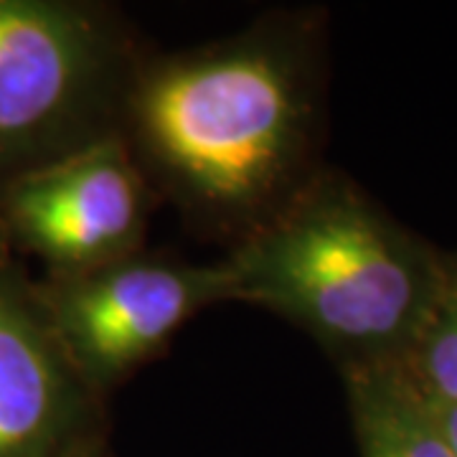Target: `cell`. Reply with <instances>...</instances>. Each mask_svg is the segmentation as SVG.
I'll return each mask as SVG.
<instances>
[{
    "label": "cell",
    "mask_w": 457,
    "mask_h": 457,
    "mask_svg": "<svg viewBox=\"0 0 457 457\" xmlns=\"http://www.w3.org/2000/svg\"><path fill=\"white\" fill-rule=\"evenodd\" d=\"M442 257L361 186L305 180L227 260L228 300L308 330L345 369L404 363L440 287Z\"/></svg>",
    "instance_id": "obj_1"
},
{
    "label": "cell",
    "mask_w": 457,
    "mask_h": 457,
    "mask_svg": "<svg viewBox=\"0 0 457 457\" xmlns=\"http://www.w3.org/2000/svg\"><path fill=\"white\" fill-rule=\"evenodd\" d=\"M312 66L295 31H252L135 74L128 117L155 176L194 212L252 227L300 183Z\"/></svg>",
    "instance_id": "obj_2"
},
{
    "label": "cell",
    "mask_w": 457,
    "mask_h": 457,
    "mask_svg": "<svg viewBox=\"0 0 457 457\" xmlns=\"http://www.w3.org/2000/svg\"><path fill=\"white\" fill-rule=\"evenodd\" d=\"M117 69V36L95 8L0 0V170L21 176L89 143L79 132Z\"/></svg>",
    "instance_id": "obj_3"
},
{
    "label": "cell",
    "mask_w": 457,
    "mask_h": 457,
    "mask_svg": "<svg viewBox=\"0 0 457 457\" xmlns=\"http://www.w3.org/2000/svg\"><path fill=\"white\" fill-rule=\"evenodd\" d=\"M71 369L87 389H110L155 356L198 311L228 300L221 262L125 257L56 275L36 295Z\"/></svg>",
    "instance_id": "obj_4"
},
{
    "label": "cell",
    "mask_w": 457,
    "mask_h": 457,
    "mask_svg": "<svg viewBox=\"0 0 457 457\" xmlns=\"http://www.w3.org/2000/svg\"><path fill=\"white\" fill-rule=\"evenodd\" d=\"M145 213V183L117 135H99L36 165L8 180L3 194L11 234L56 275L137 254Z\"/></svg>",
    "instance_id": "obj_5"
},
{
    "label": "cell",
    "mask_w": 457,
    "mask_h": 457,
    "mask_svg": "<svg viewBox=\"0 0 457 457\" xmlns=\"http://www.w3.org/2000/svg\"><path fill=\"white\" fill-rule=\"evenodd\" d=\"M89 396L38 297L0 275V457H69Z\"/></svg>",
    "instance_id": "obj_6"
},
{
    "label": "cell",
    "mask_w": 457,
    "mask_h": 457,
    "mask_svg": "<svg viewBox=\"0 0 457 457\" xmlns=\"http://www.w3.org/2000/svg\"><path fill=\"white\" fill-rule=\"evenodd\" d=\"M341 374L361 457H453L402 363Z\"/></svg>",
    "instance_id": "obj_7"
},
{
    "label": "cell",
    "mask_w": 457,
    "mask_h": 457,
    "mask_svg": "<svg viewBox=\"0 0 457 457\" xmlns=\"http://www.w3.org/2000/svg\"><path fill=\"white\" fill-rule=\"evenodd\" d=\"M402 366L425 396L457 402V252L442 257L432 311Z\"/></svg>",
    "instance_id": "obj_8"
},
{
    "label": "cell",
    "mask_w": 457,
    "mask_h": 457,
    "mask_svg": "<svg viewBox=\"0 0 457 457\" xmlns=\"http://www.w3.org/2000/svg\"><path fill=\"white\" fill-rule=\"evenodd\" d=\"M429 411H432V420L440 429L442 440L447 445L450 455L457 457V402H437V399H429L425 396Z\"/></svg>",
    "instance_id": "obj_9"
},
{
    "label": "cell",
    "mask_w": 457,
    "mask_h": 457,
    "mask_svg": "<svg viewBox=\"0 0 457 457\" xmlns=\"http://www.w3.org/2000/svg\"><path fill=\"white\" fill-rule=\"evenodd\" d=\"M69 457H99V455H97V450L92 447V442H82V445H79V447H77V450H74Z\"/></svg>",
    "instance_id": "obj_10"
}]
</instances>
